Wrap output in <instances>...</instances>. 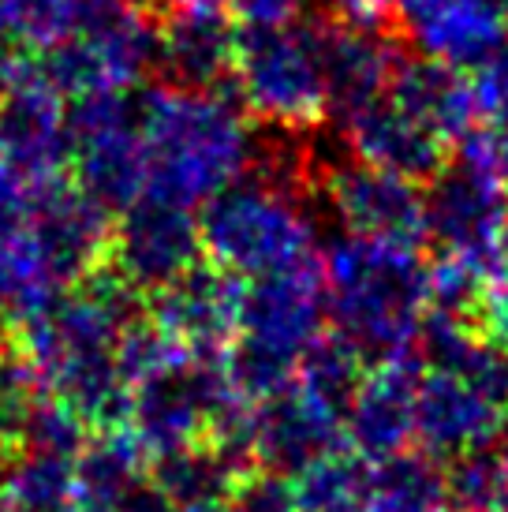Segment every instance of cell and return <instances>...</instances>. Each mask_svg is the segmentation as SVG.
<instances>
[{
    "instance_id": "cell-4",
    "label": "cell",
    "mask_w": 508,
    "mask_h": 512,
    "mask_svg": "<svg viewBox=\"0 0 508 512\" xmlns=\"http://www.w3.org/2000/svg\"><path fill=\"white\" fill-rule=\"evenodd\" d=\"M415 441L438 464L497 445L508 430V352L471 318L426 314L419 333Z\"/></svg>"
},
{
    "instance_id": "cell-24",
    "label": "cell",
    "mask_w": 508,
    "mask_h": 512,
    "mask_svg": "<svg viewBox=\"0 0 508 512\" xmlns=\"http://www.w3.org/2000/svg\"><path fill=\"white\" fill-rule=\"evenodd\" d=\"M236 57V27L221 12H172L157 30V68L176 86H221Z\"/></svg>"
},
{
    "instance_id": "cell-19",
    "label": "cell",
    "mask_w": 508,
    "mask_h": 512,
    "mask_svg": "<svg viewBox=\"0 0 508 512\" xmlns=\"http://www.w3.org/2000/svg\"><path fill=\"white\" fill-rule=\"evenodd\" d=\"M423 57L475 72L508 45V12L497 0H430L400 19Z\"/></svg>"
},
{
    "instance_id": "cell-29",
    "label": "cell",
    "mask_w": 508,
    "mask_h": 512,
    "mask_svg": "<svg viewBox=\"0 0 508 512\" xmlns=\"http://www.w3.org/2000/svg\"><path fill=\"white\" fill-rule=\"evenodd\" d=\"M475 322H479V329L497 348L508 352V240L501 247V255L486 270L479 307H475Z\"/></svg>"
},
{
    "instance_id": "cell-14",
    "label": "cell",
    "mask_w": 508,
    "mask_h": 512,
    "mask_svg": "<svg viewBox=\"0 0 508 512\" xmlns=\"http://www.w3.org/2000/svg\"><path fill=\"white\" fill-rule=\"evenodd\" d=\"M27 206L53 285L68 288L105 266L113 214L94 195L57 176L38 187H27Z\"/></svg>"
},
{
    "instance_id": "cell-22",
    "label": "cell",
    "mask_w": 508,
    "mask_h": 512,
    "mask_svg": "<svg viewBox=\"0 0 508 512\" xmlns=\"http://www.w3.org/2000/svg\"><path fill=\"white\" fill-rule=\"evenodd\" d=\"M71 468H75L79 509L86 512H116L150 483V453L124 423L90 430Z\"/></svg>"
},
{
    "instance_id": "cell-17",
    "label": "cell",
    "mask_w": 508,
    "mask_h": 512,
    "mask_svg": "<svg viewBox=\"0 0 508 512\" xmlns=\"http://www.w3.org/2000/svg\"><path fill=\"white\" fill-rule=\"evenodd\" d=\"M240 296V277L217 270L213 262L210 266L198 262L180 281L150 296L154 303L150 322H157L172 341H180L191 352L225 356V348L236 341L240 329Z\"/></svg>"
},
{
    "instance_id": "cell-34",
    "label": "cell",
    "mask_w": 508,
    "mask_h": 512,
    "mask_svg": "<svg viewBox=\"0 0 508 512\" xmlns=\"http://www.w3.org/2000/svg\"><path fill=\"white\" fill-rule=\"evenodd\" d=\"M213 512H228V509H213Z\"/></svg>"
},
{
    "instance_id": "cell-9",
    "label": "cell",
    "mask_w": 508,
    "mask_h": 512,
    "mask_svg": "<svg viewBox=\"0 0 508 512\" xmlns=\"http://www.w3.org/2000/svg\"><path fill=\"white\" fill-rule=\"evenodd\" d=\"M426 243L438 255L467 258L482 270L508 240V187L494 165L490 128H475L423 187Z\"/></svg>"
},
{
    "instance_id": "cell-8",
    "label": "cell",
    "mask_w": 508,
    "mask_h": 512,
    "mask_svg": "<svg viewBox=\"0 0 508 512\" xmlns=\"http://www.w3.org/2000/svg\"><path fill=\"white\" fill-rule=\"evenodd\" d=\"M240 404L243 400L228 382L225 356L180 348L161 367L127 385L124 427L154 460L180 445L210 438Z\"/></svg>"
},
{
    "instance_id": "cell-6",
    "label": "cell",
    "mask_w": 508,
    "mask_h": 512,
    "mask_svg": "<svg viewBox=\"0 0 508 512\" xmlns=\"http://www.w3.org/2000/svg\"><path fill=\"white\" fill-rule=\"evenodd\" d=\"M325 329V292L314 262L243 281L240 329L225 348V370L236 397L254 404L284 389Z\"/></svg>"
},
{
    "instance_id": "cell-31",
    "label": "cell",
    "mask_w": 508,
    "mask_h": 512,
    "mask_svg": "<svg viewBox=\"0 0 508 512\" xmlns=\"http://www.w3.org/2000/svg\"><path fill=\"white\" fill-rule=\"evenodd\" d=\"M311 0H228V8L236 12L240 27H277L292 23L307 12Z\"/></svg>"
},
{
    "instance_id": "cell-12",
    "label": "cell",
    "mask_w": 508,
    "mask_h": 512,
    "mask_svg": "<svg viewBox=\"0 0 508 512\" xmlns=\"http://www.w3.org/2000/svg\"><path fill=\"white\" fill-rule=\"evenodd\" d=\"M202 262L198 214L176 202L142 195L113 214L105 270L116 273L131 292L154 296Z\"/></svg>"
},
{
    "instance_id": "cell-10",
    "label": "cell",
    "mask_w": 508,
    "mask_h": 512,
    "mask_svg": "<svg viewBox=\"0 0 508 512\" xmlns=\"http://www.w3.org/2000/svg\"><path fill=\"white\" fill-rule=\"evenodd\" d=\"M157 30L146 0H127L124 8L101 15L64 42L45 49L38 72L57 86L64 98L139 90L146 75L157 68Z\"/></svg>"
},
{
    "instance_id": "cell-11",
    "label": "cell",
    "mask_w": 508,
    "mask_h": 512,
    "mask_svg": "<svg viewBox=\"0 0 508 512\" xmlns=\"http://www.w3.org/2000/svg\"><path fill=\"white\" fill-rule=\"evenodd\" d=\"M71 169L86 195L120 214L146 195V157H142L135 90L86 94L71 105Z\"/></svg>"
},
{
    "instance_id": "cell-7",
    "label": "cell",
    "mask_w": 508,
    "mask_h": 512,
    "mask_svg": "<svg viewBox=\"0 0 508 512\" xmlns=\"http://www.w3.org/2000/svg\"><path fill=\"white\" fill-rule=\"evenodd\" d=\"M228 79L251 120L281 131L318 128L333 109L325 72V19L299 15L277 27H240Z\"/></svg>"
},
{
    "instance_id": "cell-27",
    "label": "cell",
    "mask_w": 508,
    "mask_h": 512,
    "mask_svg": "<svg viewBox=\"0 0 508 512\" xmlns=\"http://www.w3.org/2000/svg\"><path fill=\"white\" fill-rule=\"evenodd\" d=\"M445 501L452 512H501V456L497 445H482L471 453H460L445 460Z\"/></svg>"
},
{
    "instance_id": "cell-25",
    "label": "cell",
    "mask_w": 508,
    "mask_h": 512,
    "mask_svg": "<svg viewBox=\"0 0 508 512\" xmlns=\"http://www.w3.org/2000/svg\"><path fill=\"white\" fill-rule=\"evenodd\" d=\"M374 479V464L348 449L344 441L311 456L307 464L284 475V486L292 494L299 512H355L363 505Z\"/></svg>"
},
{
    "instance_id": "cell-20",
    "label": "cell",
    "mask_w": 508,
    "mask_h": 512,
    "mask_svg": "<svg viewBox=\"0 0 508 512\" xmlns=\"http://www.w3.org/2000/svg\"><path fill=\"white\" fill-rule=\"evenodd\" d=\"M385 94L449 150H456L479 128V105H475L471 75L434 57H423V53L396 60L393 75L385 83Z\"/></svg>"
},
{
    "instance_id": "cell-26",
    "label": "cell",
    "mask_w": 508,
    "mask_h": 512,
    "mask_svg": "<svg viewBox=\"0 0 508 512\" xmlns=\"http://www.w3.org/2000/svg\"><path fill=\"white\" fill-rule=\"evenodd\" d=\"M355 512H452L441 464L426 453H400L374 464V479Z\"/></svg>"
},
{
    "instance_id": "cell-18",
    "label": "cell",
    "mask_w": 508,
    "mask_h": 512,
    "mask_svg": "<svg viewBox=\"0 0 508 512\" xmlns=\"http://www.w3.org/2000/svg\"><path fill=\"white\" fill-rule=\"evenodd\" d=\"M340 131V143L348 146V154L355 161H367L378 169L400 172L408 180L426 184L434 172L452 157L445 143H438L430 131L404 113L385 90L374 98L359 101L355 109L333 116Z\"/></svg>"
},
{
    "instance_id": "cell-32",
    "label": "cell",
    "mask_w": 508,
    "mask_h": 512,
    "mask_svg": "<svg viewBox=\"0 0 508 512\" xmlns=\"http://www.w3.org/2000/svg\"><path fill=\"white\" fill-rule=\"evenodd\" d=\"M169 12H225L228 0H161Z\"/></svg>"
},
{
    "instance_id": "cell-2",
    "label": "cell",
    "mask_w": 508,
    "mask_h": 512,
    "mask_svg": "<svg viewBox=\"0 0 508 512\" xmlns=\"http://www.w3.org/2000/svg\"><path fill=\"white\" fill-rule=\"evenodd\" d=\"M135 109L146 195L154 199L198 210L254 172L262 157L251 113L217 86H139Z\"/></svg>"
},
{
    "instance_id": "cell-28",
    "label": "cell",
    "mask_w": 508,
    "mask_h": 512,
    "mask_svg": "<svg viewBox=\"0 0 508 512\" xmlns=\"http://www.w3.org/2000/svg\"><path fill=\"white\" fill-rule=\"evenodd\" d=\"M486 270L467 262V258L438 255V262L426 273V299L430 314H449V318H475L482 296Z\"/></svg>"
},
{
    "instance_id": "cell-5",
    "label": "cell",
    "mask_w": 508,
    "mask_h": 512,
    "mask_svg": "<svg viewBox=\"0 0 508 512\" xmlns=\"http://www.w3.org/2000/svg\"><path fill=\"white\" fill-rule=\"evenodd\" d=\"M202 258L240 281L311 266L318 258V225L299 195L292 157H262L254 172L228 184L221 195L198 206Z\"/></svg>"
},
{
    "instance_id": "cell-23",
    "label": "cell",
    "mask_w": 508,
    "mask_h": 512,
    "mask_svg": "<svg viewBox=\"0 0 508 512\" xmlns=\"http://www.w3.org/2000/svg\"><path fill=\"white\" fill-rule=\"evenodd\" d=\"M404 57L381 27H352L325 19V72H329V116L355 109L385 90L396 60Z\"/></svg>"
},
{
    "instance_id": "cell-15",
    "label": "cell",
    "mask_w": 508,
    "mask_h": 512,
    "mask_svg": "<svg viewBox=\"0 0 508 512\" xmlns=\"http://www.w3.org/2000/svg\"><path fill=\"white\" fill-rule=\"evenodd\" d=\"M419 352H400L367 363L344 408V445L370 460H393L415 445V404H419Z\"/></svg>"
},
{
    "instance_id": "cell-3",
    "label": "cell",
    "mask_w": 508,
    "mask_h": 512,
    "mask_svg": "<svg viewBox=\"0 0 508 512\" xmlns=\"http://www.w3.org/2000/svg\"><path fill=\"white\" fill-rule=\"evenodd\" d=\"M314 266L322 277L329 333L352 344L367 363L411 352L419 344L430 314V266L419 247L337 228L318 243Z\"/></svg>"
},
{
    "instance_id": "cell-30",
    "label": "cell",
    "mask_w": 508,
    "mask_h": 512,
    "mask_svg": "<svg viewBox=\"0 0 508 512\" xmlns=\"http://www.w3.org/2000/svg\"><path fill=\"white\" fill-rule=\"evenodd\" d=\"M228 512H299L284 486V475H247Z\"/></svg>"
},
{
    "instance_id": "cell-1",
    "label": "cell",
    "mask_w": 508,
    "mask_h": 512,
    "mask_svg": "<svg viewBox=\"0 0 508 512\" xmlns=\"http://www.w3.org/2000/svg\"><path fill=\"white\" fill-rule=\"evenodd\" d=\"M139 292L109 270L23 307L19 344L49 397L64 400L90 427L124 423L127 374L120 341L139 322Z\"/></svg>"
},
{
    "instance_id": "cell-21",
    "label": "cell",
    "mask_w": 508,
    "mask_h": 512,
    "mask_svg": "<svg viewBox=\"0 0 508 512\" xmlns=\"http://www.w3.org/2000/svg\"><path fill=\"white\" fill-rule=\"evenodd\" d=\"M247 475L251 468L243 464V456L213 434L150 460V486L176 512L228 509Z\"/></svg>"
},
{
    "instance_id": "cell-13",
    "label": "cell",
    "mask_w": 508,
    "mask_h": 512,
    "mask_svg": "<svg viewBox=\"0 0 508 512\" xmlns=\"http://www.w3.org/2000/svg\"><path fill=\"white\" fill-rule=\"evenodd\" d=\"M322 199L344 232L411 247L426 243V202L419 180L352 157L325 172Z\"/></svg>"
},
{
    "instance_id": "cell-16",
    "label": "cell",
    "mask_w": 508,
    "mask_h": 512,
    "mask_svg": "<svg viewBox=\"0 0 508 512\" xmlns=\"http://www.w3.org/2000/svg\"><path fill=\"white\" fill-rule=\"evenodd\" d=\"M0 143L19 187L57 180L71 165V109L42 72L12 86L0 113Z\"/></svg>"
},
{
    "instance_id": "cell-33",
    "label": "cell",
    "mask_w": 508,
    "mask_h": 512,
    "mask_svg": "<svg viewBox=\"0 0 508 512\" xmlns=\"http://www.w3.org/2000/svg\"><path fill=\"white\" fill-rule=\"evenodd\" d=\"M490 146H494V165L501 184L508 187V131H494L490 128Z\"/></svg>"
}]
</instances>
